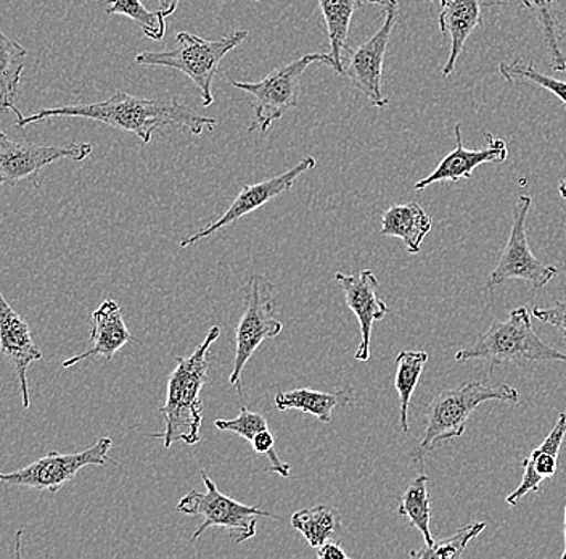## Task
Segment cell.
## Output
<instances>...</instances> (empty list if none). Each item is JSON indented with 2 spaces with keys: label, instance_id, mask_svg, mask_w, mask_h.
Instances as JSON below:
<instances>
[{
  "label": "cell",
  "instance_id": "f1b7e54d",
  "mask_svg": "<svg viewBox=\"0 0 566 559\" xmlns=\"http://www.w3.org/2000/svg\"><path fill=\"white\" fill-rule=\"evenodd\" d=\"M105 12L108 15H124L136 21L145 37L161 41L166 34V19L161 12H150L140 0H106Z\"/></svg>",
  "mask_w": 566,
  "mask_h": 559
},
{
  "label": "cell",
  "instance_id": "9a60e30c",
  "mask_svg": "<svg viewBox=\"0 0 566 559\" xmlns=\"http://www.w3.org/2000/svg\"><path fill=\"white\" fill-rule=\"evenodd\" d=\"M0 353L12 363L18 381H20L23 408L30 410L28 370L31 364L42 360V352L33 341L30 324L10 307L2 292H0Z\"/></svg>",
  "mask_w": 566,
  "mask_h": 559
},
{
  "label": "cell",
  "instance_id": "6da1fadb",
  "mask_svg": "<svg viewBox=\"0 0 566 559\" xmlns=\"http://www.w3.org/2000/svg\"><path fill=\"white\" fill-rule=\"evenodd\" d=\"M17 115V127H27L34 123L48 122L53 116H73L104 123L115 130L136 134L144 144H150L154 134L165 126L184 127L195 136H200L205 127H214L218 120L200 115L182 102L171 99H142L115 92L106 101L94 104L66 105V107L42 108L41 112L24 116L20 110H13Z\"/></svg>",
  "mask_w": 566,
  "mask_h": 559
},
{
  "label": "cell",
  "instance_id": "ba28073f",
  "mask_svg": "<svg viewBox=\"0 0 566 559\" xmlns=\"http://www.w3.org/2000/svg\"><path fill=\"white\" fill-rule=\"evenodd\" d=\"M316 62L336 69L331 54H307L289 65L275 69L258 83H240L232 80L233 87L253 95L254 122L248 127V133L260 131L261 134H265L289 110L298 107L301 76L307 66Z\"/></svg>",
  "mask_w": 566,
  "mask_h": 559
},
{
  "label": "cell",
  "instance_id": "484cf974",
  "mask_svg": "<svg viewBox=\"0 0 566 559\" xmlns=\"http://www.w3.org/2000/svg\"><path fill=\"white\" fill-rule=\"evenodd\" d=\"M523 7L528 9L543 31L544 42L548 56V65L555 72H566V56L560 48L557 33V20H555V6L557 0H522Z\"/></svg>",
  "mask_w": 566,
  "mask_h": 559
},
{
  "label": "cell",
  "instance_id": "e575fe53",
  "mask_svg": "<svg viewBox=\"0 0 566 559\" xmlns=\"http://www.w3.org/2000/svg\"><path fill=\"white\" fill-rule=\"evenodd\" d=\"M391 2H398V0H369V3H375V6H387Z\"/></svg>",
  "mask_w": 566,
  "mask_h": 559
},
{
  "label": "cell",
  "instance_id": "d6a6232c",
  "mask_svg": "<svg viewBox=\"0 0 566 559\" xmlns=\"http://www.w3.org/2000/svg\"><path fill=\"white\" fill-rule=\"evenodd\" d=\"M317 558L321 559H349V555L343 550L342 545L335 540L325 541L317 550Z\"/></svg>",
  "mask_w": 566,
  "mask_h": 559
},
{
  "label": "cell",
  "instance_id": "7c38bea8",
  "mask_svg": "<svg viewBox=\"0 0 566 559\" xmlns=\"http://www.w3.org/2000/svg\"><path fill=\"white\" fill-rule=\"evenodd\" d=\"M92 144L74 143L53 147L27 139H13L0 131V186H17L56 161L84 162L91 157Z\"/></svg>",
  "mask_w": 566,
  "mask_h": 559
},
{
  "label": "cell",
  "instance_id": "83f0119b",
  "mask_svg": "<svg viewBox=\"0 0 566 559\" xmlns=\"http://www.w3.org/2000/svg\"><path fill=\"white\" fill-rule=\"evenodd\" d=\"M499 72H501L502 77L507 83L534 84V86L552 92L555 97L564 102L566 107V81L541 73L539 70H536L533 62L525 63L520 56H516L511 62L499 63Z\"/></svg>",
  "mask_w": 566,
  "mask_h": 559
},
{
  "label": "cell",
  "instance_id": "836d02e7",
  "mask_svg": "<svg viewBox=\"0 0 566 559\" xmlns=\"http://www.w3.org/2000/svg\"><path fill=\"white\" fill-rule=\"evenodd\" d=\"M158 2L159 12H161L165 19H169L176 12L177 7H179L180 0H158Z\"/></svg>",
  "mask_w": 566,
  "mask_h": 559
},
{
  "label": "cell",
  "instance_id": "d590c367",
  "mask_svg": "<svg viewBox=\"0 0 566 559\" xmlns=\"http://www.w3.org/2000/svg\"><path fill=\"white\" fill-rule=\"evenodd\" d=\"M558 193L566 200V179L562 180L560 186H558Z\"/></svg>",
  "mask_w": 566,
  "mask_h": 559
},
{
  "label": "cell",
  "instance_id": "cb8c5ba5",
  "mask_svg": "<svg viewBox=\"0 0 566 559\" xmlns=\"http://www.w3.org/2000/svg\"><path fill=\"white\" fill-rule=\"evenodd\" d=\"M399 516L406 518L410 526L416 527L422 534L424 545L430 547L434 544L433 534H431V498L428 494V477L424 474L417 476L409 486L406 487L398 508Z\"/></svg>",
  "mask_w": 566,
  "mask_h": 559
},
{
  "label": "cell",
  "instance_id": "4fadbf2b",
  "mask_svg": "<svg viewBox=\"0 0 566 559\" xmlns=\"http://www.w3.org/2000/svg\"><path fill=\"white\" fill-rule=\"evenodd\" d=\"M316 163V158L306 157L298 165L289 169V172L282 173L281 176L261 180V183L253 184V186L247 184V186L242 187L235 200L232 201L228 211L218 221L212 222L208 228L201 229L200 232H195L193 236L184 237L182 242H180V249H187V247L193 246L195 242L203 239V237H210L218 232L219 229L226 228V226L239 221L240 218L260 210L261 207L274 200L275 197L282 196L283 193L292 189L295 186L296 179L304 175V173L313 169Z\"/></svg>",
  "mask_w": 566,
  "mask_h": 559
},
{
  "label": "cell",
  "instance_id": "4316f807",
  "mask_svg": "<svg viewBox=\"0 0 566 559\" xmlns=\"http://www.w3.org/2000/svg\"><path fill=\"white\" fill-rule=\"evenodd\" d=\"M292 526L303 534L311 548L318 550L325 541L332 540L336 529L335 511L328 506L300 509L292 516Z\"/></svg>",
  "mask_w": 566,
  "mask_h": 559
},
{
  "label": "cell",
  "instance_id": "1f68e13d",
  "mask_svg": "<svg viewBox=\"0 0 566 559\" xmlns=\"http://www.w3.org/2000/svg\"><path fill=\"white\" fill-rule=\"evenodd\" d=\"M533 317L543 323L554 325L566 339V300H558L547 308L534 307Z\"/></svg>",
  "mask_w": 566,
  "mask_h": 559
},
{
  "label": "cell",
  "instance_id": "4dcf8cb0",
  "mask_svg": "<svg viewBox=\"0 0 566 559\" xmlns=\"http://www.w3.org/2000/svg\"><path fill=\"white\" fill-rule=\"evenodd\" d=\"M214 426L219 431H224V433L240 435V437L245 438L248 442H251V438L261 433V431L269 429L265 417L261 413L250 412L245 405H242L239 416L233 417V420H218Z\"/></svg>",
  "mask_w": 566,
  "mask_h": 559
},
{
  "label": "cell",
  "instance_id": "f546056e",
  "mask_svg": "<svg viewBox=\"0 0 566 559\" xmlns=\"http://www.w3.org/2000/svg\"><path fill=\"white\" fill-rule=\"evenodd\" d=\"M484 529H486V522H470L469 526L460 527L458 532L454 536L448 537V539L434 541L430 547L424 545L422 550L419 551H410L409 557L419 559H458L462 557L467 545L480 536Z\"/></svg>",
  "mask_w": 566,
  "mask_h": 559
},
{
  "label": "cell",
  "instance_id": "5b68a950",
  "mask_svg": "<svg viewBox=\"0 0 566 559\" xmlns=\"http://www.w3.org/2000/svg\"><path fill=\"white\" fill-rule=\"evenodd\" d=\"M248 38L247 30L235 31L229 37L208 41L197 34L180 31L176 34V49L165 52H140L136 55V63L144 66H166L179 70L193 81L201 92V104L210 107L214 102L212 95V80L221 65L222 59L239 48Z\"/></svg>",
  "mask_w": 566,
  "mask_h": 559
},
{
  "label": "cell",
  "instance_id": "2e32d148",
  "mask_svg": "<svg viewBox=\"0 0 566 559\" xmlns=\"http://www.w3.org/2000/svg\"><path fill=\"white\" fill-rule=\"evenodd\" d=\"M488 147L481 151H469L462 144V126L455 125V145L451 154L442 158L440 165L437 166L433 173L427 178L419 180L416 184V190L427 189L428 186H433L437 183H459L460 179L472 178L473 172L484 163H494L501 165L509 158V148L505 141L495 139L493 134L484 133Z\"/></svg>",
  "mask_w": 566,
  "mask_h": 559
},
{
  "label": "cell",
  "instance_id": "7402d4cb",
  "mask_svg": "<svg viewBox=\"0 0 566 559\" xmlns=\"http://www.w3.org/2000/svg\"><path fill=\"white\" fill-rule=\"evenodd\" d=\"M353 402L352 395L343 391L321 392L311 391V389H296V391L281 392L275 395V406L281 412L298 410V412L313 415L324 424L332 423L336 406L348 405Z\"/></svg>",
  "mask_w": 566,
  "mask_h": 559
},
{
  "label": "cell",
  "instance_id": "30bf717a",
  "mask_svg": "<svg viewBox=\"0 0 566 559\" xmlns=\"http://www.w3.org/2000/svg\"><path fill=\"white\" fill-rule=\"evenodd\" d=\"M531 201L533 199L530 196H520L513 207L507 246L502 252L497 267L488 278L486 288L490 292H494L499 286L513 279H522L530 282L534 290H541L558 276L557 268L541 263V260L531 252L528 237H526V218H528Z\"/></svg>",
  "mask_w": 566,
  "mask_h": 559
},
{
  "label": "cell",
  "instance_id": "603a6c76",
  "mask_svg": "<svg viewBox=\"0 0 566 559\" xmlns=\"http://www.w3.org/2000/svg\"><path fill=\"white\" fill-rule=\"evenodd\" d=\"M325 27H327L328 41H331V55L334 59L336 73H342L343 52L348 48L349 27L354 13L363 7V0H318Z\"/></svg>",
  "mask_w": 566,
  "mask_h": 559
},
{
  "label": "cell",
  "instance_id": "e0dca14e",
  "mask_svg": "<svg viewBox=\"0 0 566 559\" xmlns=\"http://www.w3.org/2000/svg\"><path fill=\"white\" fill-rule=\"evenodd\" d=\"M134 341L133 334L124 323L122 307L115 300L108 299L92 313L91 342L92 349L63 361V368H71L81 361L97 359L113 360V356L126 343Z\"/></svg>",
  "mask_w": 566,
  "mask_h": 559
},
{
  "label": "cell",
  "instance_id": "ac0fdd59",
  "mask_svg": "<svg viewBox=\"0 0 566 559\" xmlns=\"http://www.w3.org/2000/svg\"><path fill=\"white\" fill-rule=\"evenodd\" d=\"M441 7L438 23L451 41V52L442 69V76L448 77L454 72L467 41L483 24L484 0H441Z\"/></svg>",
  "mask_w": 566,
  "mask_h": 559
},
{
  "label": "cell",
  "instance_id": "5bb4252c",
  "mask_svg": "<svg viewBox=\"0 0 566 559\" xmlns=\"http://www.w3.org/2000/svg\"><path fill=\"white\" fill-rule=\"evenodd\" d=\"M335 281L345 296V303L353 311L360 325L359 349H357L354 359L357 361H369L371 355V329L375 321H381L389 313V308L384 300L378 297L380 281L371 270H363L356 275H343L336 272Z\"/></svg>",
  "mask_w": 566,
  "mask_h": 559
},
{
  "label": "cell",
  "instance_id": "44dd1931",
  "mask_svg": "<svg viewBox=\"0 0 566 559\" xmlns=\"http://www.w3.org/2000/svg\"><path fill=\"white\" fill-rule=\"evenodd\" d=\"M28 51L0 28V115L13 112L21 77L27 70Z\"/></svg>",
  "mask_w": 566,
  "mask_h": 559
},
{
  "label": "cell",
  "instance_id": "7a4b0ae2",
  "mask_svg": "<svg viewBox=\"0 0 566 559\" xmlns=\"http://www.w3.org/2000/svg\"><path fill=\"white\" fill-rule=\"evenodd\" d=\"M221 335V328L212 325L205 341L195 349L192 355L177 356L176 368L168 381V394L159 413L165 420L163 433L151 437L161 438L166 448L176 442L195 445L201 441L205 405L201 391L208 381V368L211 361V346Z\"/></svg>",
  "mask_w": 566,
  "mask_h": 559
},
{
  "label": "cell",
  "instance_id": "3957f363",
  "mask_svg": "<svg viewBox=\"0 0 566 559\" xmlns=\"http://www.w3.org/2000/svg\"><path fill=\"white\" fill-rule=\"evenodd\" d=\"M518 400V391L512 385H488L483 381H469L451 391L441 392L427 406L423 437L412 453L413 459L423 462L428 453L462 437L467 421L483 403H515Z\"/></svg>",
  "mask_w": 566,
  "mask_h": 559
},
{
  "label": "cell",
  "instance_id": "9c48e42d",
  "mask_svg": "<svg viewBox=\"0 0 566 559\" xmlns=\"http://www.w3.org/2000/svg\"><path fill=\"white\" fill-rule=\"evenodd\" d=\"M112 447V438L102 437L87 451L73 453V455L51 452L39 458L38 462L31 463L30 466H24L13 473H0V484L35 488V490L55 495L86 466H105L106 463H115L108 456Z\"/></svg>",
  "mask_w": 566,
  "mask_h": 559
},
{
  "label": "cell",
  "instance_id": "d6986e66",
  "mask_svg": "<svg viewBox=\"0 0 566 559\" xmlns=\"http://www.w3.org/2000/svg\"><path fill=\"white\" fill-rule=\"evenodd\" d=\"M566 435V413L558 416L552 433L547 435L546 441L531 453L528 458L523 459L522 466L525 469L522 484L507 497V505L515 506L523 497L528 494H539L541 484L551 479L557 474L558 453Z\"/></svg>",
  "mask_w": 566,
  "mask_h": 559
},
{
  "label": "cell",
  "instance_id": "74e56055",
  "mask_svg": "<svg viewBox=\"0 0 566 559\" xmlns=\"http://www.w3.org/2000/svg\"><path fill=\"white\" fill-rule=\"evenodd\" d=\"M253 2H263V0H253Z\"/></svg>",
  "mask_w": 566,
  "mask_h": 559
},
{
  "label": "cell",
  "instance_id": "8fae6325",
  "mask_svg": "<svg viewBox=\"0 0 566 559\" xmlns=\"http://www.w3.org/2000/svg\"><path fill=\"white\" fill-rule=\"evenodd\" d=\"M385 21L380 30L357 49L346 48L343 52L342 73L357 91L369 99L377 108L388 107L389 101L381 92L385 55L389 38L398 23V2L387 3Z\"/></svg>",
  "mask_w": 566,
  "mask_h": 559
},
{
  "label": "cell",
  "instance_id": "8992f818",
  "mask_svg": "<svg viewBox=\"0 0 566 559\" xmlns=\"http://www.w3.org/2000/svg\"><path fill=\"white\" fill-rule=\"evenodd\" d=\"M201 479L205 491L190 490L186 497L180 498L176 509L184 515L201 516L203 522L195 530L190 541H197L210 527H221L232 537L233 544L253 539L258 532V519L268 518L282 521L281 516L264 511L261 506L243 505L233 500L229 495L222 494L214 480L201 469Z\"/></svg>",
  "mask_w": 566,
  "mask_h": 559
},
{
  "label": "cell",
  "instance_id": "ffe728a7",
  "mask_svg": "<svg viewBox=\"0 0 566 559\" xmlns=\"http://www.w3.org/2000/svg\"><path fill=\"white\" fill-rule=\"evenodd\" d=\"M431 228L433 222L430 215L417 201L392 205L381 217V235L401 239L409 253L420 252L424 237L430 235Z\"/></svg>",
  "mask_w": 566,
  "mask_h": 559
},
{
  "label": "cell",
  "instance_id": "8d00e7d4",
  "mask_svg": "<svg viewBox=\"0 0 566 559\" xmlns=\"http://www.w3.org/2000/svg\"><path fill=\"white\" fill-rule=\"evenodd\" d=\"M564 536H565V551H564V555H562V559H566V506H565Z\"/></svg>",
  "mask_w": 566,
  "mask_h": 559
},
{
  "label": "cell",
  "instance_id": "d4e9b609",
  "mask_svg": "<svg viewBox=\"0 0 566 559\" xmlns=\"http://www.w3.org/2000/svg\"><path fill=\"white\" fill-rule=\"evenodd\" d=\"M428 361L427 352H401L396 359L395 387L399 395V426L405 434H409V405L422 376L424 364Z\"/></svg>",
  "mask_w": 566,
  "mask_h": 559
},
{
  "label": "cell",
  "instance_id": "52a82bcc",
  "mask_svg": "<svg viewBox=\"0 0 566 559\" xmlns=\"http://www.w3.org/2000/svg\"><path fill=\"white\" fill-rule=\"evenodd\" d=\"M274 284L264 276L253 275L245 288V308L235 331V359H233L230 385L237 389L243 402L242 373L248 361L269 339L277 338L283 331V323L275 318L277 302Z\"/></svg>",
  "mask_w": 566,
  "mask_h": 559
},
{
  "label": "cell",
  "instance_id": "277c9868",
  "mask_svg": "<svg viewBox=\"0 0 566 559\" xmlns=\"http://www.w3.org/2000/svg\"><path fill=\"white\" fill-rule=\"evenodd\" d=\"M472 360L484 361L493 370L502 363L520 366L544 361L566 363V353L541 341L531 323L528 308L520 307L512 311L507 321L491 324L475 343L455 353L459 363Z\"/></svg>",
  "mask_w": 566,
  "mask_h": 559
}]
</instances>
